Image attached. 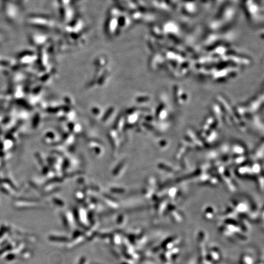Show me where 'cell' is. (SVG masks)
I'll return each mask as SVG.
<instances>
[]
</instances>
